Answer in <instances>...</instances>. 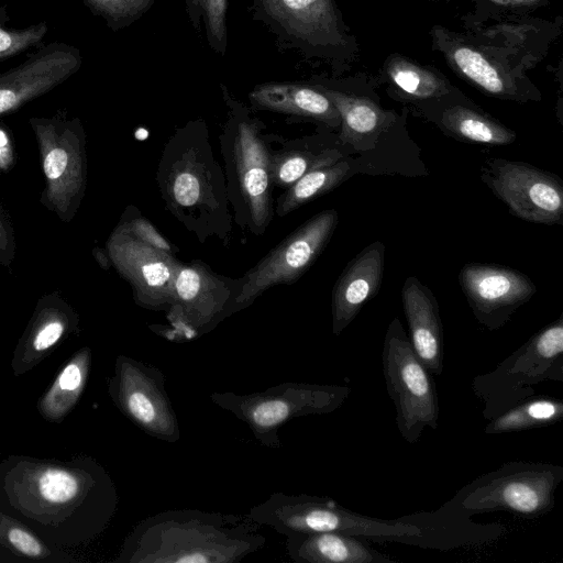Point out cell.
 Instances as JSON below:
<instances>
[{
  "mask_svg": "<svg viewBox=\"0 0 563 563\" xmlns=\"http://www.w3.org/2000/svg\"><path fill=\"white\" fill-rule=\"evenodd\" d=\"M118 504L113 479L91 456L57 461L18 455L0 463V509L56 548L96 540Z\"/></svg>",
  "mask_w": 563,
  "mask_h": 563,
  "instance_id": "cell-1",
  "label": "cell"
},
{
  "mask_svg": "<svg viewBox=\"0 0 563 563\" xmlns=\"http://www.w3.org/2000/svg\"><path fill=\"white\" fill-rule=\"evenodd\" d=\"M247 515L173 509L140 521L114 563H238L263 549L266 538Z\"/></svg>",
  "mask_w": 563,
  "mask_h": 563,
  "instance_id": "cell-2",
  "label": "cell"
},
{
  "mask_svg": "<svg viewBox=\"0 0 563 563\" xmlns=\"http://www.w3.org/2000/svg\"><path fill=\"white\" fill-rule=\"evenodd\" d=\"M156 181L165 208L201 243L210 238L228 241L234 221L227 177L202 119L187 122L170 135Z\"/></svg>",
  "mask_w": 563,
  "mask_h": 563,
  "instance_id": "cell-3",
  "label": "cell"
},
{
  "mask_svg": "<svg viewBox=\"0 0 563 563\" xmlns=\"http://www.w3.org/2000/svg\"><path fill=\"white\" fill-rule=\"evenodd\" d=\"M228 112L220 135L234 223L262 235L274 216L272 152L264 124L221 85Z\"/></svg>",
  "mask_w": 563,
  "mask_h": 563,
  "instance_id": "cell-4",
  "label": "cell"
},
{
  "mask_svg": "<svg viewBox=\"0 0 563 563\" xmlns=\"http://www.w3.org/2000/svg\"><path fill=\"white\" fill-rule=\"evenodd\" d=\"M249 9L279 46L308 63L328 66L332 77L351 70L358 57L356 36L336 0H251Z\"/></svg>",
  "mask_w": 563,
  "mask_h": 563,
  "instance_id": "cell-5",
  "label": "cell"
},
{
  "mask_svg": "<svg viewBox=\"0 0 563 563\" xmlns=\"http://www.w3.org/2000/svg\"><path fill=\"white\" fill-rule=\"evenodd\" d=\"M44 186L40 203L69 223L85 198L88 179L87 137L81 120L59 110L51 117H31Z\"/></svg>",
  "mask_w": 563,
  "mask_h": 563,
  "instance_id": "cell-6",
  "label": "cell"
},
{
  "mask_svg": "<svg viewBox=\"0 0 563 563\" xmlns=\"http://www.w3.org/2000/svg\"><path fill=\"white\" fill-rule=\"evenodd\" d=\"M247 516L285 536L336 532L365 538L420 537L418 526L380 520L349 510L335 500L307 494L273 493L252 507Z\"/></svg>",
  "mask_w": 563,
  "mask_h": 563,
  "instance_id": "cell-7",
  "label": "cell"
},
{
  "mask_svg": "<svg viewBox=\"0 0 563 563\" xmlns=\"http://www.w3.org/2000/svg\"><path fill=\"white\" fill-rule=\"evenodd\" d=\"M350 394L347 386L288 382L258 393L214 391L209 397L244 422L262 445L279 449L278 431L284 424L298 417L331 413Z\"/></svg>",
  "mask_w": 563,
  "mask_h": 563,
  "instance_id": "cell-8",
  "label": "cell"
},
{
  "mask_svg": "<svg viewBox=\"0 0 563 563\" xmlns=\"http://www.w3.org/2000/svg\"><path fill=\"white\" fill-rule=\"evenodd\" d=\"M429 34L452 71L482 93L519 103L542 99L527 71L503 49L443 25H433Z\"/></svg>",
  "mask_w": 563,
  "mask_h": 563,
  "instance_id": "cell-9",
  "label": "cell"
},
{
  "mask_svg": "<svg viewBox=\"0 0 563 563\" xmlns=\"http://www.w3.org/2000/svg\"><path fill=\"white\" fill-rule=\"evenodd\" d=\"M382 360L398 431L407 442L416 443L426 427L438 428L439 400L431 373L418 358L397 317L387 328Z\"/></svg>",
  "mask_w": 563,
  "mask_h": 563,
  "instance_id": "cell-10",
  "label": "cell"
},
{
  "mask_svg": "<svg viewBox=\"0 0 563 563\" xmlns=\"http://www.w3.org/2000/svg\"><path fill=\"white\" fill-rule=\"evenodd\" d=\"M563 467L541 463H508L460 493L459 507L468 512L505 510L526 517L550 511Z\"/></svg>",
  "mask_w": 563,
  "mask_h": 563,
  "instance_id": "cell-11",
  "label": "cell"
},
{
  "mask_svg": "<svg viewBox=\"0 0 563 563\" xmlns=\"http://www.w3.org/2000/svg\"><path fill=\"white\" fill-rule=\"evenodd\" d=\"M335 209H327L307 220L255 266L239 278L235 312L249 307L265 290L297 282L318 260L338 225Z\"/></svg>",
  "mask_w": 563,
  "mask_h": 563,
  "instance_id": "cell-12",
  "label": "cell"
},
{
  "mask_svg": "<svg viewBox=\"0 0 563 563\" xmlns=\"http://www.w3.org/2000/svg\"><path fill=\"white\" fill-rule=\"evenodd\" d=\"M165 382L159 368L118 355L113 375L108 378V393L135 427L152 438L175 443L180 439V428Z\"/></svg>",
  "mask_w": 563,
  "mask_h": 563,
  "instance_id": "cell-13",
  "label": "cell"
},
{
  "mask_svg": "<svg viewBox=\"0 0 563 563\" xmlns=\"http://www.w3.org/2000/svg\"><path fill=\"white\" fill-rule=\"evenodd\" d=\"M481 179L515 217L531 223L563 224V183L529 163L488 158Z\"/></svg>",
  "mask_w": 563,
  "mask_h": 563,
  "instance_id": "cell-14",
  "label": "cell"
},
{
  "mask_svg": "<svg viewBox=\"0 0 563 563\" xmlns=\"http://www.w3.org/2000/svg\"><path fill=\"white\" fill-rule=\"evenodd\" d=\"M336 108L341 118L336 135L341 146L366 152L387 133L399 118L380 104L377 77L360 71L350 76L314 75L307 80Z\"/></svg>",
  "mask_w": 563,
  "mask_h": 563,
  "instance_id": "cell-15",
  "label": "cell"
},
{
  "mask_svg": "<svg viewBox=\"0 0 563 563\" xmlns=\"http://www.w3.org/2000/svg\"><path fill=\"white\" fill-rule=\"evenodd\" d=\"M563 316L529 339L494 372L474 380L487 406L511 405L520 390L547 379L563 377Z\"/></svg>",
  "mask_w": 563,
  "mask_h": 563,
  "instance_id": "cell-16",
  "label": "cell"
},
{
  "mask_svg": "<svg viewBox=\"0 0 563 563\" xmlns=\"http://www.w3.org/2000/svg\"><path fill=\"white\" fill-rule=\"evenodd\" d=\"M239 289V278L219 275L201 261L179 262L168 319L188 338L205 334L235 313Z\"/></svg>",
  "mask_w": 563,
  "mask_h": 563,
  "instance_id": "cell-17",
  "label": "cell"
},
{
  "mask_svg": "<svg viewBox=\"0 0 563 563\" xmlns=\"http://www.w3.org/2000/svg\"><path fill=\"white\" fill-rule=\"evenodd\" d=\"M106 250L112 267L125 279L134 302L145 309L167 312L174 302V280L179 261L135 238L119 221Z\"/></svg>",
  "mask_w": 563,
  "mask_h": 563,
  "instance_id": "cell-18",
  "label": "cell"
},
{
  "mask_svg": "<svg viewBox=\"0 0 563 563\" xmlns=\"http://www.w3.org/2000/svg\"><path fill=\"white\" fill-rule=\"evenodd\" d=\"M457 279L474 317L489 330L501 328L537 291L529 276L498 264L467 263Z\"/></svg>",
  "mask_w": 563,
  "mask_h": 563,
  "instance_id": "cell-19",
  "label": "cell"
},
{
  "mask_svg": "<svg viewBox=\"0 0 563 563\" xmlns=\"http://www.w3.org/2000/svg\"><path fill=\"white\" fill-rule=\"evenodd\" d=\"M81 64L80 51L73 45L53 42L40 46L20 65L0 74V118L49 92Z\"/></svg>",
  "mask_w": 563,
  "mask_h": 563,
  "instance_id": "cell-20",
  "label": "cell"
},
{
  "mask_svg": "<svg viewBox=\"0 0 563 563\" xmlns=\"http://www.w3.org/2000/svg\"><path fill=\"white\" fill-rule=\"evenodd\" d=\"M80 332L76 309L57 290L42 295L16 342L11 358L15 377L44 361L60 343Z\"/></svg>",
  "mask_w": 563,
  "mask_h": 563,
  "instance_id": "cell-21",
  "label": "cell"
},
{
  "mask_svg": "<svg viewBox=\"0 0 563 563\" xmlns=\"http://www.w3.org/2000/svg\"><path fill=\"white\" fill-rule=\"evenodd\" d=\"M412 111L463 142L500 146L517 139L514 130L485 112L457 87L435 100L412 107Z\"/></svg>",
  "mask_w": 563,
  "mask_h": 563,
  "instance_id": "cell-22",
  "label": "cell"
},
{
  "mask_svg": "<svg viewBox=\"0 0 563 563\" xmlns=\"http://www.w3.org/2000/svg\"><path fill=\"white\" fill-rule=\"evenodd\" d=\"M466 29L475 38L494 45L520 65L526 71L537 66L560 36L562 23L528 15L506 16ZM489 22V21H488Z\"/></svg>",
  "mask_w": 563,
  "mask_h": 563,
  "instance_id": "cell-23",
  "label": "cell"
},
{
  "mask_svg": "<svg viewBox=\"0 0 563 563\" xmlns=\"http://www.w3.org/2000/svg\"><path fill=\"white\" fill-rule=\"evenodd\" d=\"M385 265V245L375 241L352 258L332 290V332H341L355 319L363 306L378 292Z\"/></svg>",
  "mask_w": 563,
  "mask_h": 563,
  "instance_id": "cell-24",
  "label": "cell"
},
{
  "mask_svg": "<svg viewBox=\"0 0 563 563\" xmlns=\"http://www.w3.org/2000/svg\"><path fill=\"white\" fill-rule=\"evenodd\" d=\"M401 299L415 353L431 374L440 375L443 369V328L433 292L416 276H409L401 288Z\"/></svg>",
  "mask_w": 563,
  "mask_h": 563,
  "instance_id": "cell-25",
  "label": "cell"
},
{
  "mask_svg": "<svg viewBox=\"0 0 563 563\" xmlns=\"http://www.w3.org/2000/svg\"><path fill=\"white\" fill-rule=\"evenodd\" d=\"M249 100L255 109L312 121L324 129L339 130L341 125L336 108L308 81L260 84L251 90Z\"/></svg>",
  "mask_w": 563,
  "mask_h": 563,
  "instance_id": "cell-26",
  "label": "cell"
},
{
  "mask_svg": "<svg viewBox=\"0 0 563 563\" xmlns=\"http://www.w3.org/2000/svg\"><path fill=\"white\" fill-rule=\"evenodd\" d=\"M377 80L391 99L407 108L435 100L455 87L434 66L421 64L400 53H391L385 58Z\"/></svg>",
  "mask_w": 563,
  "mask_h": 563,
  "instance_id": "cell-27",
  "label": "cell"
},
{
  "mask_svg": "<svg viewBox=\"0 0 563 563\" xmlns=\"http://www.w3.org/2000/svg\"><path fill=\"white\" fill-rule=\"evenodd\" d=\"M288 556L297 563H394L357 537L319 532L286 537Z\"/></svg>",
  "mask_w": 563,
  "mask_h": 563,
  "instance_id": "cell-28",
  "label": "cell"
},
{
  "mask_svg": "<svg viewBox=\"0 0 563 563\" xmlns=\"http://www.w3.org/2000/svg\"><path fill=\"white\" fill-rule=\"evenodd\" d=\"M319 136H308L286 142L272 152L271 177L274 187L289 188L306 173L331 165L345 157L339 143L322 145Z\"/></svg>",
  "mask_w": 563,
  "mask_h": 563,
  "instance_id": "cell-29",
  "label": "cell"
},
{
  "mask_svg": "<svg viewBox=\"0 0 563 563\" xmlns=\"http://www.w3.org/2000/svg\"><path fill=\"white\" fill-rule=\"evenodd\" d=\"M92 362L89 346L76 351L60 367L54 382L38 398L36 408L47 422L60 423L79 401Z\"/></svg>",
  "mask_w": 563,
  "mask_h": 563,
  "instance_id": "cell-30",
  "label": "cell"
},
{
  "mask_svg": "<svg viewBox=\"0 0 563 563\" xmlns=\"http://www.w3.org/2000/svg\"><path fill=\"white\" fill-rule=\"evenodd\" d=\"M352 162L345 156L331 165L306 173L279 196L275 208L277 216L285 217L302 205L333 190L354 174Z\"/></svg>",
  "mask_w": 563,
  "mask_h": 563,
  "instance_id": "cell-31",
  "label": "cell"
},
{
  "mask_svg": "<svg viewBox=\"0 0 563 563\" xmlns=\"http://www.w3.org/2000/svg\"><path fill=\"white\" fill-rule=\"evenodd\" d=\"M563 417V402L560 399H532L504 411L485 428L486 433H504L530 430L555 423Z\"/></svg>",
  "mask_w": 563,
  "mask_h": 563,
  "instance_id": "cell-32",
  "label": "cell"
},
{
  "mask_svg": "<svg viewBox=\"0 0 563 563\" xmlns=\"http://www.w3.org/2000/svg\"><path fill=\"white\" fill-rule=\"evenodd\" d=\"M0 543L16 555L37 561L75 562L67 553L52 549L25 523L0 509Z\"/></svg>",
  "mask_w": 563,
  "mask_h": 563,
  "instance_id": "cell-33",
  "label": "cell"
},
{
  "mask_svg": "<svg viewBox=\"0 0 563 563\" xmlns=\"http://www.w3.org/2000/svg\"><path fill=\"white\" fill-rule=\"evenodd\" d=\"M188 20L208 47L224 56L228 47V0H185Z\"/></svg>",
  "mask_w": 563,
  "mask_h": 563,
  "instance_id": "cell-34",
  "label": "cell"
},
{
  "mask_svg": "<svg viewBox=\"0 0 563 563\" xmlns=\"http://www.w3.org/2000/svg\"><path fill=\"white\" fill-rule=\"evenodd\" d=\"M156 0H84L85 7L101 18L113 32L130 26L142 18Z\"/></svg>",
  "mask_w": 563,
  "mask_h": 563,
  "instance_id": "cell-35",
  "label": "cell"
},
{
  "mask_svg": "<svg viewBox=\"0 0 563 563\" xmlns=\"http://www.w3.org/2000/svg\"><path fill=\"white\" fill-rule=\"evenodd\" d=\"M474 10L462 16L465 29L506 16L528 15L551 0H471Z\"/></svg>",
  "mask_w": 563,
  "mask_h": 563,
  "instance_id": "cell-36",
  "label": "cell"
},
{
  "mask_svg": "<svg viewBox=\"0 0 563 563\" xmlns=\"http://www.w3.org/2000/svg\"><path fill=\"white\" fill-rule=\"evenodd\" d=\"M10 15L8 7H0V60L19 55L26 49L37 46L45 37L48 26L41 21L25 27L8 26Z\"/></svg>",
  "mask_w": 563,
  "mask_h": 563,
  "instance_id": "cell-37",
  "label": "cell"
},
{
  "mask_svg": "<svg viewBox=\"0 0 563 563\" xmlns=\"http://www.w3.org/2000/svg\"><path fill=\"white\" fill-rule=\"evenodd\" d=\"M120 222H122L126 229L140 241L158 251L173 254V247L169 242L147 219L141 216H131L126 209L122 214Z\"/></svg>",
  "mask_w": 563,
  "mask_h": 563,
  "instance_id": "cell-38",
  "label": "cell"
},
{
  "mask_svg": "<svg viewBox=\"0 0 563 563\" xmlns=\"http://www.w3.org/2000/svg\"><path fill=\"white\" fill-rule=\"evenodd\" d=\"M16 255L15 231L11 217L0 199V264L11 269Z\"/></svg>",
  "mask_w": 563,
  "mask_h": 563,
  "instance_id": "cell-39",
  "label": "cell"
},
{
  "mask_svg": "<svg viewBox=\"0 0 563 563\" xmlns=\"http://www.w3.org/2000/svg\"><path fill=\"white\" fill-rule=\"evenodd\" d=\"M19 161L14 135L10 126L0 120V175L12 172Z\"/></svg>",
  "mask_w": 563,
  "mask_h": 563,
  "instance_id": "cell-40",
  "label": "cell"
},
{
  "mask_svg": "<svg viewBox=\"0 0 563 563\" xmlns=\"http://www.w3.org/2000/svg\"><path fill=\"white\" fill-rule=\"evenodd\" d=\"M92 256L102 269H109L112 264L109 254L106 249L96 246L92 249Z\"/></svg>",
  "mask_w": 563,
  "mask_h": 563,
  "instance_id": "cell-41",
  "label": "cell"
},
{
  "mask_svg": "<svg viewBox=\"0 0 563 563\" xmlns=\"http://www.w3.org/2000/svg\"><path fill=\"white\" fill-rule=\"evenodd\" d=\"M434 1H445V2H449L450 0H434Z\"/></svg>",
  "mask_w": 563,
  "mask_h": 563,
  "instance_id": "cell-42",
  "label": "cell"
}]
</instances>
